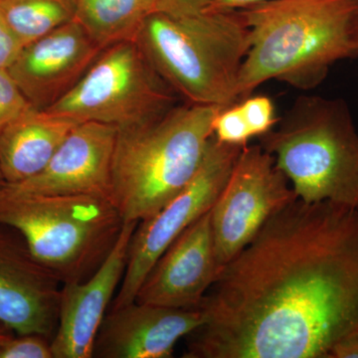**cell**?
<instances>
[{
    "mask_svg": "<svg viewBox=\"0 0 358 358\" xmlns=\"http://www.w3.org/2000/svg\"><path fill=\"white\" fill-rule=\"evenodd\" d=\"M185 358H329L358 329V207L296 199L221 270Z\"/></svg>",
    "mask_w": 358,
    "mask_h": 358,
    "instance_id": "6da1fadb",
    "label": "cell"
},
{
    "mask_svg": "<svg viewBox=\"0 0 358 358\" xmlns=\"http://www.w3.org/2000/svg\"><path fill=\"white\" fill-rule=\"evenodd\" d=\"M357 10L358 0H267L240 10L249 27V50L238 99L270 80L301 90L319 86L331 66L357 57Z\"/></svg>",
    "mask_w": 358,
    "mask_h": 358,
    "instance_id": "7a4b0ae2",
    "label": "cell"
},
{
    "mask_svg": "<svg viewBox=\"0 0 358 358\" xmlns=\"http://www.w3.org/2000/svg\"><path fill=\"white\" fill-rule=\"evenodd\" d=\"M221 109L176 105L154 122L117 131L110 199L124 223L150 217L185 189L203 162Z\"/></svg>",
    "mask_w": 358,
    "mask_h": 358,
    "instance_id": "3957f363",
    "label": "cell"
},
{
    "mask_svg": "<svg viewBox=\"0 0 358 358\" xmlns=\"http://www.w3.org/2000/svg\"><path fill=\"white\" fill-rule=\"evenodd\" d=\"M136 41L186 103L220 108L238 103V81L249 50V27L240 10L157 13L141 26Z\"/></svg>",
    "mask_w": 358,
    "mask_h": 358,
    "instance_id": "277c9868",
    "label": "cell"
},
{
    "mask_svg": "<svg viewBox=\"0 0 358 358\" xmlns=\"http://www.w3.org/2000/svg\"><path fill=\"white\" fill-rule=\"evenodd\" d=\"M259 138L299 199L358 207V134L343 99L300 96Z\"/></svg>",
    "mask_w": 358,
    "mask_h": 358,
    "instance_id": "5b68a950",
    "label": "cell"
},
{
    "mask_svg": "<svg viewBox=\"0 0 358 358\" xmlns=\"http://www.w3.org/2000/svg\"><path fill=\"white\" fill-rule=\"evenodd\" d=\"M0 223L20 231L33 255L63 284L88 279L124 225L106 197L13 194L1 188Z\"/></svg>",
    "mask_w": 358,
    "mask_h": 358,
    "instance_id": "8992f818",
    "label": "cell"
},
{
    "mask_svg": "<svg viewBox=\"0 0 358 358\" xmlns=\"http://www.w3.org/2000/svg\"><path fill=\"white\" fill-rule=\"evenodd\" d=\"M176 94L136 41L103 49L84 76L48 110L120 129L143 126L176 106Z\"/></svg>",
    "mask_w": 358,
    "mask_h": 358,
    "instance_id": "52a82bcc",
    "label": "cell"
},
{
    "mask_svg": "<svg viewBox=\"0 0 358 358\" xmlns=\"http://www.w3.org/2000/svg\"><path fill=\"white\" fill-rule=\"evenodd\" d=\"M242 150L212 136L199 171L185 189L154 215L138 224L129 244L124 278L110 310L134 303L148 273L169 245L210 210Z\"/></svg>",
    "mask_w": 358,
    "mask_h": 358,
    "instance_id": "ba28073f",
    "label": "cell"
},
{
    "mask_svg": "<svg viewBox=\"0 0 358 358\" xmlns=\"http://www.w3.org/2000/svg\"><path fill=\"white\" fill-rule=\"evenodd\" d=\"M296 199L274 157L260 145L244 147L211 208L214 246L221 268L251 242L268 219Z\"/></svg>",
    "mask_w": 358,
    "mask_h": 358,
    "instance_id": "9c48e42d",
    "label": "cell"
},
{
    "mask_svg": "<svg viewBox=\"0 0 358 358\" xmlns=\"http://www.w3.org/2000/svg\"><path fill=\"white\" fill-rule=\"evenodd\" d=\"M62 286L33 255L20 231L0 223V327L51 341Z\"/></svg>",
    "mask_w": 358,
    "mask_h": 358,
    "instance_id": "30bf717a",
    "label": "cell"
},
{
    "mask_svg": "<svg viewBox=\"0 0 358 358\" xmlns=\"http://www.w3.org/2000/svg\"><path fill=\"white\" fill-rule=\"evenodd\" d=\"M140 222L124 223L102 264L83 282L63 284L53 358H92L96 334L124 278L129 244Z\"/></svg>",
    "mask_w": 358,
    "mask_h": 358,
    "instance_id": "8fae6325",
    "label": "cell"
},
{
    "mask_svg": "<svg viewBox=\"0 0 358 358\" xmlns=\"http://www.w3.org/2000/svg\"><path fill=\"white\" fill-rule=\"evenodd\" d=\"M102 51L73 20L24 45L8 71L32 107L47 110L80 81Z\"/></svg>",
    "mask_w": 358,
    "mask_h": 358,
    "instance_id": "7c38bea8",
    "label": "cell"
},
{
    "mask_svg": "<svg viewBox=\"0 0 358 358\" xmlns=\"http://www.w3.org/2000/svg\"><path fill=\"white\" fill-rule=\"evenodd\" d=\"M211 209L200 216L159 257L136 301L174 308H197L219 274Z\"/></svg>",
    "mask_w": 358,
    "mask_h": 358,
    "instance_id": "4fadbf2b",
    "label": "cell"
},
{
    "mask_svg": "<svg viewBox=\"0 0 358 358\" xmlns=\"http://www.w3.org/2000/svg\"><path fill=\"white\" fill-rule=\"evenodd\" d=\"M117 136V129L109 124L81 122L41 173L1 189L13 194L94 195L110 199Z\"/></svg>",
    "mask_w": 358,
    "mask_h": 358,
    "instance_id": "5bb4252c",
    "label": "cell"
},
{
    "mask_svg": "<svg viewBox=\"0 0 358 358\" xmlns=\"http://www.w3.org/2000/svg\"><path fill=\"white\" fill-rule=\"evenodd\" d=\"M203 322L199 308L134 301L106 315L96 334L93 357L169 358L178 341Z\"/></svg>",
    "mask_w": 358,
    "mask_h": 358,
    "instance_id": "9a60e30c",
    "label": "cell"
},
{
    "mask_svg": "<svg viewBox=\"0 0 358 358\" xmlns=\"http://www.w3.org/2000/svg\"><path fill=\"white\" fill-rule=\"evenodd\" d=\"M81 122L48 110L32 108L0 134V171L6 185L36 176Z\"/></svg>",
    "mask_w": 358,
    "mask_h": 358,
    "instance_id": "2e32d148",
    "label": "cell"
},
{
    "mask_svg": "<svg viewBox=\"0 0 358 358\" xmlns=\"http://www.w3.org/2000/svg\"><path fill=\"white\" fill-rule=\"evenodd\" d=\"M159 0H78L76 21L102 50L136 41L141 26L159 13Z\"/></svg>",
    "mask_w": 358,
    "mask_h": 358,
    "instance_id": "e0dca14e",
    "label": "cell"
},
{
    "mask_svg": "<svg viewBox=\"0 0 358 358\" xmlns=\"http://www.w3.org/2000/svg\"><path fill=\"white\" fill-rule=\"evenodd\" d=\"M78 0H0V13L24 45L76 20Z\"/></svg>",
    "mask_w": 358,
    "mask_h": 358,
    "instance_id": "ac0fdd59",
    "label": "cell"
},
{
    "mask_svg": "<svg viewBox=\"0 0 358 358\" xmlns=\"http://www.w3.org/2000/svg\"><path fill=\"white\" fill-rule=\"evenodd\" d=\"M213 136L225 145L242 148L246 147L254 138L239 102L219 110L214 120Z\"/></svg>",
    "mask_w": 358,
    "mask_h": 358,
    "instance_id": "d6986e66",
    "label": "cell"
},
{
    "mask_svg": "<svg viewBox=\"0 0 358 358\" xmlns=\"http://www.w3.org/2000/svg\"><path fill=\"white\" fill-rule=\"evenodd\" d=\"M32 108L8 69L0 68V134Z\"/></svg>",
    "mask_w": 358,
    "mask_h": 358,
    "instance_id": "ffe728a7",
    "label": "cell"
},
{
    "mask_svg": "<svg viewBox=\"0 0 358 358\" xmlns=\"http://www.w3.org/2000/svg\"><path fill=\"white\" fill-rule=\"evenodd\" d=\"M0 358H53L51 341L39 334H10L0 345Z\"/></svg>",
    "mask_w": 358,
    "mask_h": 358,
    "instance_id": "44dd1931",
    "label": "cell"
},
{
    "mask_svg": "<svg viewBox=\"0 0 358 358\" xmlns=\"http://www.w3.org/2000/svg\"><path fill=\"white\" fill-rule=\"evenodd\" d=\"M239 106L254 136L260 138L268 133L279 121L274 103L268 96H249L243 99Z\"/></svg>",
    "mask_w": 358,
    "mask_h": 358,
    "instance_id": "7402d4cb",
    "label": "cell"
},
{
    "mask_svg": "<svg viewBox=\"0 0 358 358\" xmlns=\"http://www.w3.org/2000/svg\"><path fill=\"white\" fill-rule=\"evenodd\" d=\"M22 48L23 44L0 13V68L8 69Z\"/></svg>",
    "mask_w": 358,
    "mask_h": 358,
    "instance_id": "603a6c76",
    "label": "cell"
},
{
    "mask_svg": "<svg viewBox=\"0 0 358 358\" xmlns=\"http://www.w3.org/2000/svg\"><path fill=\"white\" fill-rule=\"evenodd\" d=\"M210 8V0H159V13L171 16L194 15Z\"/></svg>",
    "mask_w": 358,
    "mask_h": 358,
    "instance_id": "cb8c5ba5",
    "label": "cell"
},
{
    "mask_svg": "<svg viewBox=\"0 0 358 358\" xmlns=\"http://www.w3.org/2000/svg\"><path fill=\"white\" fill-rule=\"evenodd\" d=\"M329 358H358V329L339 339L331 348Z\"/></svg>",
    "mask_w": 358,
    "mask_h": 358,
    "instance_id": "d4e9b609",
    "label": "cell"
},
{
    "mask_svg": "<svg viewBox=\"0 0 358 358\" xmlns=\"http://www.w3.org/2000/svg\"><path fill=\"white\" fill-rule=\"evenodd\" d=\"M267 0H210V8L218 10H243Z\"/></svg>",
    "mask_w": 358,
    "mask_h": 358,
    "instance_id": "484cf974",
    "label": "cell"
},
{
    "mask_svg": "<svg viewBox=\"0 0 358 358\" xmlns=\"http://www.w3.org/2000/svg\"><path fill=\"white\" fill-rule=\"evenodd\" d=\"M10 334H13L8 329H4L3 327H0V345H2L4 341L8 338Z\"/></svg>",
    "mask_w": 358,
    "mask_h": 358,
    "instance_id": "4316f807",
    "label": "cell"
},
{
    "mask_svg": "<svg viewBox=\"0 0 358 358\" xmlns=\"http://www.w3.org/2000/svg\"><path fill=\"white\" fill-rule=\"evenodd\" d=\"M353 36H355V44L358 48V10L355 17V22H353Z\"/></svg>",
    "mask_w": 358,
    "mask_h": 358,
    "instance_id": "83f0119b",
    "label": "cell"
},
{
    "mask_svg": "<svg viewBox=\"0 0 358 358\" xmlns=\"http://www.w3.org/2000/svg\"><path fill=\"white\" fill-rule=\"evenodd\" d=\"M4 185H6V180H4L1 171H0V188L3 187Z\"/></svg>",
    "mask_w": 358,
    "mask_h": 358,
    "instance_id": "f1b7e54d",
    "label": "cell"
}]
</instances>
